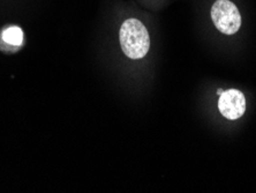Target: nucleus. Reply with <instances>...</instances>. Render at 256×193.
<instances>
[{
	"mask_svg": "<svg viewBox=\"0 0 256 193\" xmlns=\"http://www.w3.org/2000/svg\"><path fill=\"white\" fill-rule=\"evenodd\" d=\"M120 45L128 58L141 59L150 49V36L146 26L138 19H128L120 28Z\"/></svg>",
	"mask_w": 256,
	"mask_h": 193,
	"instance_id": "f257e3e1",
	"label": "nucleus"
},
{
	"mask_svg": "<svg viewBox=\"0 0 256 193\" xmlns=\"http://www.w3.org/2000/svg\"><path fill=\"white\" fill-rule=\"evenodd\" d=\"M214 25L225 35H233L242 27V15L230 0H217L212 7Z\"/></svg>",
	"mask_w": 256,
	"mask_h": 193,
	"instance_id": "f03ea898",
	"label": "nucleus"
},
{
	"mask_svg": "<svg viewBox=\"0 0 256 193\" xmlns=\"http://www.w3.org/2000/svg\"><path fill=\"white\" fill-rule=\"evenodd\" d=\"M218 109L225 118L230 120L239 119L246 111V98L236 89H228L220 95Z\"/></svg>",
	"mask_w": 256,
	"mask_h": 193,
	"instance_id": "7ed1b4c3",
	"label": "nucleus"
},
{
	"mask_svg": "<svg viewBox=\"0 0 256 193\" xmlns=\"http://www.w3.org/2000/svg\"><path fill=\"white\" fill-rule=\"evenodd\" d=\"M2 40L7 44L18 47V45H21L22 42H24V32L18 26H12V27H8L4 30Z\"/></svg>",
	"mask_w": 256,
	"mask_h": 193,
	"instance_id": "20e7f679",
	"label": "nucleus"
},
{
	"mask_svg": "<svg viewBox=\"0 0 256 193\" xmlns=\"http://www.w3.org/2000/svg\"><path fill=\"white\" fill-rule=\"evenodd\" d=\"M223 92H224L223 89H218L217 90V95H222V94H223Z\"/></svg>",
	"mask_w": 256,
	"mask_h": 193,
	"instance_id": "39448f33",
	"label": "nucleus"
}]
</instances>
